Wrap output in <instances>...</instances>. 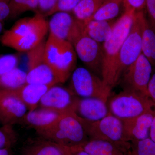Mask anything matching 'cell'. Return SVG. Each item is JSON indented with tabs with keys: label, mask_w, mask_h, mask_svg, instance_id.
<instances>
[{
	"label": "cell",
	"mask_w": 155,
	"mask_h": 155,
	"mask_svg": "<svg viewBox=\"0 0 155 155\" xmlns=\"http://www.w3.org/2000/svg\"><path fill=\"white\" fill-rule=\"evenodd\" d=\"M49 30L48 24L45 17L39 12L33 17L19 19L0 38L3 45L19 52H28L36 47Z\"/></svg>",
	"instance_id": "6da1fadb"
},
{
	"label": "cell",
	"mask_w": 155,
	"mask_h": 155,
	"mask_svg": "<svg viewBox=\"0 0 155 155\" xmlns=\"http://www.w3.org/2000/svg\"><path fill=\"white\" fill-rule=\"evenodd\" d=\"M135 11L126 8L116 20L110 38L102 44L103 62L102 78L111 91L116 87L115 75L120 50L130 32Z\"/></svg>",
	"instance_id": "7a4b0ae2"
},
{
	"label": "cell",
	"mask_w": 155,
	"mask_h": 155,
	"mask_svg": "<svg viewBox=\"0 0 155 155\" xmlns=\"http://www.w3.org/2000/svg\"><path fill=\"white\" fill-rule=\"evenodd\" d=\"M44 58L60 83L66 82L76 68L77 54L73 45L51 32L45 42Z\"/></svg>",
	"instance_id": "3957f363"
},
{
	"label": "cell",
	"mask_w": 155,
	"mask_h": 155,
	"mask_svg": "<svg viewBox=\"0 0 155 155\" xmlns=\"http://www.w3.org/2000/svg\"><path fill=\"white\" fill-rule=\"evenodd\" d=\"M36 133L41 137L66 147L80 146L89 140L74 112L64 114L54 125Z\"/></svg>",
	"instance_id": "277c9868"
},
{
	"label": "cell",
	"mask_w": 155,
	"mask_h": 155,
	"mask_svg": "<svg viewBox=\"0 0 155 155\" xmlns=\"http://www.w3.org/2000/svg\"><path fill=\"white\" fill-rule=\"evenodd\" d=\"M107 104L109 113L122 121L135 118L155 107L147 96L127 90L109 97Z\"/></svg>",
	"instance_id": "5b68a950"
},
{
	"label": "cell",
	"mask_w": 155,
	"mask_h": 155,
	"mask_svg": "<svg viewBox=\"0 0 155 155\" xmlns=\"http://www.w3.org/2000/svg\"><path fill=\"white\" fill-rule=\"evenodd\" d=\"M78 117L89 140L110 142L128 151L130 143L125 141L122 121L110 114L96 121H89Z\"/></svg>",
	"instance_id": "8992f818"
},
{
	"label": "cell",
	"mask_w": 155,
	"mask_h": 155,
	"mask_svg": "<svg viewBox=\"0 0 155 155\" xmlns=\"http://www.w3.org/2000/svg\"><path fill=\"white\" fill-rule=\"evenodd\" d=\"M145 17V10L134 13L130 32L123 42L119 52L115 75L117 85L124 71L142 54V31Z\"/></svg>",
	"instance_id": "52a82bcc"
},
{
	"label": "cell",
	"mask_w": 155,
	"mask_h": 155,
	"mask_svg": "<svg viewBox=\"0 0 155 155\" xmlns=\"http://www.w3.org/2000/svg\"><path fill=\"white\" fill-rule=\"evenodd\" d=\"M69 88L76 96L96 97L107 101L111 91L101 78L85 67H76L70 76Z\"/></svg>",
	"instance_id": "ba28073f"
},
{
	"label": "cell",
	"mask_w": 155,
	"mask_h": 155,
	"mask_svg": "<svg viewBox=\"0 0 155 155\" xmlns=\"http://www.w3.org/2000/svg\"><path fill=\"white\" fill-rule=\"evenodd\" d=\"M153 72L151 64L142 53L124 71L119 84L123 90L137 92L148 96V86Z\"/></svg>",
	"instance_id": "9c48e42d"
},
{
	"label": "cell",
	"mask_w": 155,
	"mask_h": 155,
	"mask_svg": "<svg viewBox=\"0 0 155 155\" xmlns=\"http://www.w3.org/2000/svg\"><path fill=\"white\" fill-rule=\"evenodd\" d=\"M78 57L85 68L102 78L103 62L102 45L83 32L72 44Z\"/></svg>",
	"instance_id": "30bf717a"
},
{
	"label": "cell",
	"mask_w": 155,
	"mask_h": 155,
	"mask_svg": "<svg viewBox=\"0 0 155 155\" xmlns=\"http://www.w3.org/2000/svg\"><path fill=\"white\" fill-rule=\"evenodd\" d=\"M48 24L50 32L72 45L84 31L83 22L76 19L70 12H56L52 15Z\"/></svg>",
	"instance_id": "8fae6325"
},
{
	"label": "cell",
	"mask_w": 155,
	"mask_h": 155,
	"mask_svg": "<svg viewBox=\"0 0 155 155\" xmlns=\"http://www.w3.org/2000/svg\"><path fill=\"white\" fill-rule=\"evenodd\" d=\"M77 96L69 88L55 84L41 98L38 107L48 108L61 114L72 113Z\"/></svg>",
	"instance_id": "7c38bea8"
},
{
	"label": "cell",
	"mask_w": 155,
	"mask_h": 155,
	"mask_svg": "<svg viewBox=\"0 0 155 155\" xmlns=\"http://www.w3.org/2000/svg\"><path fill=\"white\" fill-rule=\"evenodd\" d=\"M28 111L18 97L8 91L0 90V122L3 125L20 124Z\"/></svg>",
	"instance_id": "4fadbf2b"
},
{
	"label": "cell",
	"mask_w": 155,
	"mask_h": 155,
	"mask_svg": "<svg viewBox=\"0 0 155 155\" xmlns=\"http://www.w3.org/2000/svg\"><path fill=\"white\" fill-rule=\"evenodd\" d=\"M155 115V107L135 118L122 120L125 141L130 143L150 137V130Z\"/></svg>",
	"instance_id": "5bb4252c"
},
{
	"label": "cell",
	"mask_w": 155,
	"mask_h": 155,
	"mask_svg": "<svg viewBox=\"0 0 155 155\" xmlns=\"http://www.w3.org/2000/svg\"><path fill=\"white\" fill-rule=\"evenodd\" d=\"M107 102L98 98L77 97L73 112L81 119L91 122L98 121L110 114Z\"/></svg>",
	"instance_id": "9a60e30c"
},
{
	"label": "cell",
	"mask_w": 155,
	"mask_h": 155,
	"mask_svg": "<svg viewBox=\"0 0 155 155\" xmlns=\"http://www.w3.org/2000/svg\"><path fill=\"white\" fill-rule=\"evenodd\" d=\"M64 114L39 107L33 110L28 111L19 124L38 132L54 125Z\"/></svg>",
	"instance_id": "2e32d148"
},
{
	"label": "cell",
	"mask_w": 155,
	"mask_h": 155,
	"mask_svg": "<svg viewBox=\"0 0 155 155\" xmlns=\"http://www.w3.org/2000/svg\"><path fill=\"white\" fill-rule=\"evenodd\" d=\"M52 86L35 84H25L17 89L8 91L20 99L28 108V111H32L38 107L41 98Z\"/></svg>",
	"instance_id": "e0dca14e"
},
{
	"label": "cell",
	"mask_w": 155,
	"mask_h": 155,
	"mask_svg": "<svg viewBox=\"0 0 155 155\" xmlns=\"http://www.w3.org/2000/svg\"><path fill=\"white\" fill-rule=\"evenodd\" d=\"M21 155H66L63 146L39 136L26 142Z\"/></svg>",
	"instance_id": "ac0fdd59"
},
{
	"label": "cell",
	"mask_w": 155,
	"mask_h": 155,
	"mask_svg": "<svg viewBox=\"0 0 155 155\" xmlns=\"http://www.w3.org/2000/svg\"><path fill=\"white\" fill-rule=\"evenodd\" d=\"M116 21L87 20L83 22L84 32L94 40L102 45L110 37Z\"/></svg>",
	"instance_id": "d6986e66"
},
{
	"label": "cell",
	"mask_w": 155,
	"mask_h": 155,
	"mask_svg": "<svg viewBox=\"0 0 155 155\" xmlns=\"http://www.w3.org/2000/svg\"><path fill=\"white\" fill-rule=\"evenodd\" d=\"M90 155H127V151L110 142L89 140L78 146Z\"/></svg>",
	"instance_id": "ffe728a7"
},
{
	"label": "cell",
	"mask_w": 155,
	"mask_h": 155,
	"mask_svg": "<svg viewBox=\"0 0 155 155\" xmlns=\"http://www.w3.org/2000/svg\"><path fill=\"white\" fill-rule=\"evenodd\" d=\"M26 82L51 86L60 83L55 74L45 62L28 70Z\"/></svg>",
	"instance_id": "44dd1931"
},
{
	"label": "cell",
	"mask_w": 155,
	"mask_h": 155,
	"mask_svg": "<svg viewBox=\"0 0 155 155\" xmlns=\"http://www.w3.org/2000/svg\"><path fill=\"white\" fill-rule=\"evenodd\" d=\"M126 10L124 0H105L96 12L87 20H114L121 14H124Z\"/></svg>",
	"instance_id": "7402d4cb"
},
{
	"label": "cell",
	"mask_w": 155,
	"mask_h": 155,
	"mask_svg": "<svg viewBox=\"0 0 155 155\" xmlns=\"http://www.w3.org/2000/svg\"><path fill=\"white\" fill-rule=\"evenodd\" d=\"M142 53L151 64L155 71V30L147 19L146 15L143 23Z\"/></svg>",
	"instance_id": "603a6c76"
},
{
	"label": "cell",
	"mask_w": 155,
	"mask_h": 155,
	"mask_svg": "<svg viewBox=\"0 0 155 155\" xmlns=\"http://www.w3.org/2000/svg\"><path fill=\"white\" fill-rule=\"evenodd\" d=\"M27 73L16 68L0 76V90L12 91L17 89L26 84Z\"/></svg>",
	"instance_id": "cb8c5ba5"
},
{
	"label": "cell",
	"mask_w": 155,
	"mask_h": 155,
	"mask_svg": "<svg viewBox=\"0 0 155 155\" xmlns=\"http://www.w3.org/2000/svg\"><path fill=\"white\" fill-rule=\"evenodd\" d=\"M105 0H81L72 12L79 21L84 22L90 19Z\"/></svg>",
	"instance_id": "d4e9b609"
},
{
	"label": "cell",
	"mask_w": 155,
	"mask_h": 155,
	"mask_svg": "<svg viewBox=\"0 0 155 155\" xmlns=\"http://www.w3.org/2000/svg\"><path fill=\"white\" fill-rule=\"evenodd\" d=\"M38 0H11L10 17H16L26 11L38 10Z\"/></svg>",
	"instance_id": "484cf974"
},
{
	"label": "cell",
	"mask_w": 155,
	"mask_h": 155,
	"mask_svg": "<svg viewBox=\"0 0 155 155\" xmlns=\"http://www.w3.org/2000/svg\"><path fill=\"white\" fill-rule=\"evenodd\" d=\"M127 155H155V142L150 137L130 142Z\"/></svg>",
	"instance_id": "4316f807"
},
{
	"label": "cell",
	"mask_w": 155,
	"mask_h": 155,
	"mask_svg": "<svg viewBox=\"0 0 155 155\" xmlns=\"http://www.w3.org/2000/svg\"><path fill=\"white\" fill-rule=\"evenodd\" d=\"M45 42L44 40L43 41L36 47L27 52L28 70L45 62L44 54Z\"/></svg>",
	"instance_id": "83f0119b"
},
{
	"label": "cell",
	"mask_w": 155,
	"mask_h": 155,
	"mask_svg": "<svg viewBox=\"0 0 155 155\" xmlns=\"http://www.w3.org/2000/svg\"><path fill=\"white\" fill-rule=\"evenodd\" d=\"M18 135L13 125H3L0 127V149L11 147L16 143Z\"/></svg>",
	"instance_id": "f1b7e54d"
},
{
	"label": "cell",
	"mask_w": 155,
	"mask_h": 155,
	"mask_svg": "<svg viewBox=\"0 0 155 155\" xmlns=\"http://www.w3.org/2000/svg\"><path fill=\"white\" fill-rule=\"evenodd\" d=\"M19 58L15 54L0 56V76L17 68Z\"/></svg>",
	"instance_id": "f546056e"
},
{
	"label": "cell",
	"mask_w": 155,
	"mask_h": 155,
	"mask_svg": "<svg viewBox=\"0 0 155 155\" xmlns=\"http://www.w3.org/2000/svg\"><path fill=\"white\" fill-rule=\"evenodd\" d=\"M81 0H58L57 4L47 16L60 11L71 12Z\"/></svg>",
	"instance_id": "4dcf8cb0"
},
{
	"label": "cell",
	"mask_w": 155,
	"mask_h": 155,
	"mask_svg": "<svg viewBox=\"0 0 155 155\" xmlns=\"http://www.w3.org/2000/svg\"><path fill=\"white\" fill-rule=\"evenodd\" d=\"M145 10L148 21L155 30V0H146Z\"/></svg>",
	"instance_id": "1f68e13d"
},
{
	"label": "cell",
	"mask_w": 155,
	"mask_h": 155,
	"mask_svg": "<svg viewBox=\"0 0 155 155\" xmlns=\"http://www.w3.org/2000/svg\"><path fill=\"white\" fill-rule=\"evenodd\" d=\"M58 0H38V12L41 13L45 17L52 10Z\"/></svg>",
	"instance_id": "d6a6232c"
},
{
	"label": "cell",
	"mask_w": 155,
	"mask_h": 155,
	"mask_svg": "<svg viewBox=\"0 0 155 155\" xmlns=\"http://www.w3.org/2000/svg\"><path fill=\"white\" fill-rule=\"evenodd\" d=\"M126 8L135 12L144 11L146 0H124Z\"/></svg>",
	"instance_id": "836d02e7"
},
{
	"label": "cell",
	"mask_w": 155,
	"mask_h": 155,
	"mask_svg": "<svg viewBox=\"0 0 155 155\" xmlns=\"http://www.w3.org/2000/svg\"><path fill=\"white\" fill-rule=\"evenodd\" d=\"M11 0H0V21L10 17V10L9 7Z\"/></svg>",
	"instance_id": "e575fe53"
},
{
	"label": "cell",
	"mask_w": 155,
	"mask_h": 155,
	"mask_svg": "<svg viewBox=\"0 0 155 155\" xmlns=\"http://www.w3.org/2000/svg\"><path fill=\"white\" fill-rule=\"evenodd\" d=\"M63 146L66 155H90L78 146L70 147Z\"/></svg>",
	"instance_id": "d590c367"
},
{
	"label": "cell",
	"mask_w": 155,
	"mask_h": 155,
	"mask_svg": "<svg viewBox=\"0 0 155 155\" xmlns=\"http://www.w3.org/2000/svg\"><path fill=\"white\" fill-rule=\"evenodd\" d=\"M147 92L149 97L155 104V71L153 72L149 83Z\"/></svg>",
	"instance_id": "8d00e7d4"
},
{
	"label": "cell",
	"mask_w": 155,
	"mask_h": 155,
	"mask_svg": "<svg viewBox=\"0 0 155 155\" xmlns=\"http://www.w3.org/2000/svg\"><path fill=\"white\" fill-rule=\"evenodd\" d=\"M150 138L155 142V115L150 130Z\"/></svg>",
	"instance_id": "74e56055"
},
{
	"label": "cell",
	"mask_w": 155,
	"mask_h": 155,
	"mask_svg": "<svg viewBox=\"0 0 155 155\" xmlns=\"http://www.w3.org/2000/svg\"><path fill=\"white\" fill-rule=\"evenodd\" d=\"M0 155H13L11 147H6L0 149Z\"/></svg>",
	"instance_id": "f35d334b"
},
{
	"label": "cell",
	"mask_w": 155,
	"mask_h": 155,
	"mask_svg": "<svg viewBox=\"0 0 155 155\" xmlns=\"http://www.w3.org/2000/svg\"><path fill=\"white\" fill-rule=\"evenodd\" d=\"M3 29V25L2 24V22L0 21V33L2 32V30Z\"/></svg>",
	"instance_id": "ab89813d"
}]
</instances>
